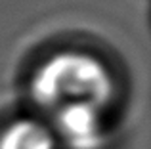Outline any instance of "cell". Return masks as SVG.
<instances>
[{
    "label": "cell",
    "mask_w": 151,
    "mask_h": 149,
    "mask_svg": "<svg viewBox=\"0 0 151 149\" xmlns=\"http://www.w3.org/2000/svg\"><path fill=\"white\" fill-rule=\"evenodd\" d=\"M58 143L67 149H100L105 142L103 109L92 105H71L52 113Z\"/></svg>",
    "instance_id": "7a4b0ae2"
},
{
    "label": "cell",
    "mask_w": 151,
    "mask_h": 149,
    "mask_svg": "<svg viewBox=\"0 0 151 149\" xmlns=\"http://www.w3.org/2000/svg\"><path fill=\"white\" fill-rule=\"evenodd\" d=\"M115 96L109 69L84 52H58L50 56L31 78V97L44 111L55 113L71 105L105 109Z\"/></svg>",
    "instance_id": "6da1fadb"
},
{
    "label": "cell",
    "mask_w": 151,
    "mask_h": 149,
    "mask_svg": "<svg viewBox=\"0 0 151 149\" xmlns=\"http://www.w3.org/2000/svg\"><path fill=\"white\" fill-rule=\"evenodd\" d=\"M52 126L38 119H15L0 132V149H58Z\"/></svg>",
    "instance_id": "3957f363"
}]
</instances>
